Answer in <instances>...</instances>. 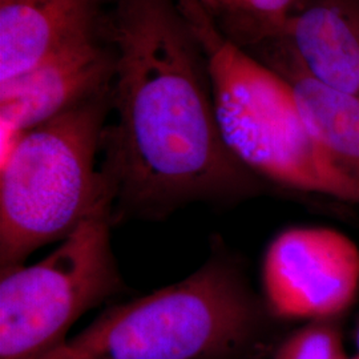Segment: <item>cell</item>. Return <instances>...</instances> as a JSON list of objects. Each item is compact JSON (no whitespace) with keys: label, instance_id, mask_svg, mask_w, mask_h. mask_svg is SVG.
Wrapping results in <instances>:
<instances>
[{"label":"cell","instance_id":"14","mask_svg":"<svg viewBox=\"0 0 359 359\" xmlns=\"http://www.w3.org/2000/svg\"><path fill=\"white\" fill-rule=\"evenodd\" d=\"M348 359H359L358 351H357V354H355V355H351V357H350V358H348Z\"/></svg>","mask_w":359,"mask_h":359},{"label":"cell","instance_id":"13","mask_svg":"<svg viewBox=\"0 0 359 359\" xmlns=\"http://www.w3.org/2000/svg\"><path fill=\"white\" fill-rule=\"evenodd\" d=\"M355 344H357V348H358L359 353V323L358 327H357V332H355Z\"/></svg>","mask_w":359,"mask_h":359},{"label":"cell","instance_id":"4","mask_svg":"<svg viewBox=\"0 0 359 359\" xmlns=\"http://www.w3.org/2000/svg\"><path fill=\"white\" fill-rule=\"evenodd\" d=\"M112 86L22 133L1 154L0 268L22 266L111 203L99 157Z\"/></svg>","mask_w":359,"mask_h":359},{"label":"cell","instance_id":"10","mask_svg":"<svg viewBox=\"0 0 359 359\" xmlns=\"http://www.w3.org/2000/svg\"><path fill=\"white\" fill-rule=\"evenodd\" d=\"M281 38L311 76L359 96V0H306Z\"/></svg>","mask_w":359,"mask_h":359},{"label":"cell","instance_id":"6","mask_svg":"<svg viewBox=\"0 0 359 359\" xmlns=\"http://www.w3.org/2000/svg\"><path fill=\"white\" fill-rule=\"evenodd\" d=\"M261 283L265 308L276 320H335L358 293V245L333 228H287L264 255Z\"/></svg>","mask_w":359,"mask_h":359},{"label":"cell","instance_id":"12","mask_svg":"<svg viewBox=\"0 0 359 359\" xmlns=\"http://www.w3.org/2000/svg\"><path fill=\"white\" fill-rule=\"evenodd\" d=\"M335 320L305 322L276 347L273 359H348Z\"/></svg>","mask_w":359,"mask_h":359},{"label":"cell","instance_id":"9","mask_svg":"<svg viewBox=\"0 0 359 359\" xmlns=\"http://www.w3.org/2000/svg\"><path fill=\"white\" fill-rule=\"evenodd\" d=\"M250 53L287 81L310 132L351 179L359 182V96L335 90L311 76L283 38Z\"/></svg>","mask_w":359,"mask_h":359},{"label":"cell","instance_id":"2","mask_svg":"<svg viewBox=\"0 0 359 359\" xmlns=\"http://www.w3.org/2000/svg\"><path fill=\"white\" fill-rule=\"evenodd\" d=\"M266 316L243 270L217 252L182 281L105 309L40 359H240Z\"/></svg>","mask_w":359,"mask_h":359},{"label":"cell","instance_id":"3","mask_svg":"<svg viewBox=\"0 0 359 359\" xmlns=\"http://www.w3.org/2000/svg\"><path fill=\"white\" fill-rule=\"evenodd\" d=\"M180 3L205 52L218 127L234 157L262 181L359 205V182L322 149L287 81L224 38L197 0Z\"/></svg>","mask_w":359,"mask_h":359},{"label":"cell","instance_id":"11","mask_svg":"<svg viewBox=\"0 0 359 359\" xmlns=\"http://www.w3.org/2000/svg\"><path fill=\"white\" fill-rule=\"evenodd\" d=\"M212 23L234 46L250 51L281 38L306 0H197Z\"/></svg>","mask_w":359,"mask_h":359},{"label":"cell","instance_id":"8","mask_svg":"<svg viewBox=\"0 0 359 359\" xmlns=\"http://www.w3.org/2000/svg\"><path fill=\"white\" fill-rule=\"evenodd\" d=\"M107 0H0V83L107 32Z\"/></svg>","mask_w":359,"mask_h":359},{"label":"cell","instance_id":"5","mask_svg":"<svg viewBox=\"0 0 359 359\" xmlns=\"http://www.w3.org/2000/svg\"><path fill=\"white\" fill-rule=\"evenodd\" d=\"M112 204L104 203L46 258L1 271L0 359H40L90 309L126 292L116 262Z\"/></svg>","mask_w":359,"mask_h":359},{"label":"cell","instance_id":"1","mask_svg":"<svg viewBox=\"0 0 359 359\" xmlns=\"http://www.w3.org/2000/svg\"><path fill=\"white\" fill-rule=\"evenodd\" d=\"M112 109L104 158L135 179L176 185L228 154L205 52L180 0H111Z\"/></svg>","mask_w":359,"mask_h":359},{"label":"cell","instance_id":"7","mask_svg":"<svg viewBox=\"0 0 359 359\" xmlns=\"http://www.w3.org/2000/svg\"><path fill=\"white\" fill-rule=\"evenodd\" d=\"M114 50L107 32L56 52L31 71L0 83L1 154L26 130L108 90Z\"/></svg>","mask_w":359,"mask_h":359}]
</instances>
